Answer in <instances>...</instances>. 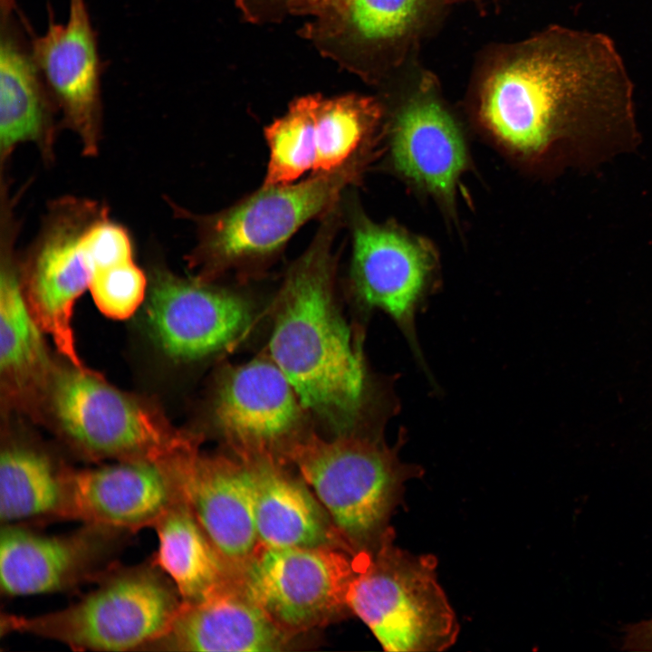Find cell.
<instances>
[{
  "label": "cell",
  "mask_w": 652,
  "mask_h": 652,
  "mask_svg": "<svg viewBox=\"0 0 652 652\" xmlns=\"http://www.w3.org/2000/svg\"><path fill=\"white\" fill-rule=\"evenodd\" d=\"M153 528L158 540L153 560L171 580L184 604L198 602L240 580L181 496Z\"/></svg>",
  "instance_id": "obj_22"
},
{
  "label": "cell",
  "mask_w": 652,
  "mask_h": 652,
  "mask_svg": "<svg viewBox=\"0 0 652 652\" xmlns=\"http://www.w3.org/2000/svg\"><path fill=\"white\" fill-rule=\"evenodd\" d=\"M17 10L16 0H0L1 16H7Z\"/></svg>",
  "instance_id": "obj_30"
},
{
  "label": "cell",
  "mask_w": 652,
  "mask_h": 652,
  "mask_svg": "<svg viewBox=\"0 0 652 652\" xmlns=\"http://www.w3.org/2000/svg\"><path fill=\"white\" fill-rule=\"evenodd\" d=\"M145 301L154 339L168 356L179 360L201 359L232 346L253 320L244 296L161 267L151 274Z\"/></svg>",
  "instance_id": "obj_12"
},
{
  "label": "cell",
  "mask_w": 652,
  "mask_h": 652,
  "mask_svg": "<svg viewBox=\"0 0 652 652\" xmlns=\"http://www.w3.org/2000/svg\"><path fill=\"white\" fill-rule=\"evenodd\" d=\"M129 532L82 523L64 534H44L22 523H2L0 586L6 597L54 593L99 580L116 565Z\"/></svg>",
  "instance_id": "obj_11"
},
{
  "label": "cell",
  "mask_w": 652,
  "mask_h": 652,
  "mask_svg": "<svg viewBox=\"0 0 652 652\" xmlns=\"http://www.w3.org/2000/svg\"><path fill=\"white\" fill-rule=\"evenodd\" d=\"M269 161L264 185H286L313 170L315 138L313 96L292 102L288 111L264 130Z\"/></svg>",
  "instance_id": "obj_25"
},
{
  "label": "cell",
  "mask_w": 652,
  "mask_h": 652,
  "mask_svg": "<svg viewBox=\"0 0 652 652\" xmlns=\"http://www.w3.org/2000/svg\"><path fill=\"white\" fill-rule=\"evenodd\" d=\"M393 532L371 553H361L347 606L387 651H441L459 631L439 585L436 559L393 544Z\"/></svg>",
  "instance_id": "obj_6"
},
{
  "label": "cell",
  "mask_w": 652,
  "mask_h": 652,
  "mask_svg": "<svg viewBox=\"0 0 652 652\" xmlns=\"http://www.w3.org/2000/svg\"><path fill=\"white\" fill-rule=\"evenodd\" d=\"M378 436L341 435L328 441L298 436L284 449L337 529L361 552H373L392 533L388 520L406 482L422 473L401 461Z\"/></svg>",
  "instance_id": "obj_3"
},
{
  "label": "cell",
  "mask_w": 652,
  "mask_h": 652,
  "mask_svg": "<svg viewBox=\"0 0 652 652\" xmlns=\"http://www.w3.org/2000/svg\"><path fill=\"white\" fill-rule=\"evenodd\" d=\"M34 61L57 107L60 123L96 156L102 132V64L86 0H69L67 20L50 18L41 35L31 33Z\"/></svg>",
  "instance_id": "obj_14"
},
{
  "label": "cell",
  "mask_w": 652,
  "mask_h": 652,
  "mask_svg": "<svg viewBox=\"0 0 652 652\" xmlns=\"http://www.w3.org/2000/svg\"><path fill=\"white\" fill-rule=\"evenodd\" d=\"M632 96L609 36L555 26L492 73L478 114L499 147L536 163L574 138L631 133Z\"/></svg>",
  "instance_id": "obj_1"
},
{
  "label": "cell",
  "mask_w": 652,
  "mask_h": 652,
  "mask_svg": "<svg viewBox=\"0 0 652 652\" xmlns=\"http://www.w3.org/2000/svg\"><path fill=\"white\" fill-rule=\"evenodd\" d=\"M622 649L632 652H652V618L624 628Z\"/></svg>",
  "instance_id": "obj_29"
},
{
  "label": "cell",
  "mask_w": 652,
  "mask_h": 652,
  "mask_svg": "<svg viewBox=\"0 0 652 652\" xmlns=\"http://www.w3.org/2000/svg\"><path fill=\"white\" fill-rule=\"evenodd\" d=\"M67 472L36 448L5 446L0 455L1 523L58 519Z\"/></svg>",
  "instance_id": "obj_23"
},
{
  "label": "cell",
  "mask_w": 652,
  "mask_h": 652,
  "mask_svg": "<svg viewBox=\"0 0 652 652\" xmlns=\"http://www.w3.org/2000/svg\"><path fill=\"white\" fill-rule=\"evenodd\" d=\"M198 453L197 443L165 465L211 542L240 576L260 548L250 464Z\"/></svg>",
  "instance_id": "obj_13"
},
{
  "label": "cell",
  "mask_w": 652,
  "mask_h": 652,
  "mask_svg": "<svg viewBox=\"0 0 652 652\" xmlns=\"http://www.w3.org/2000/svg\"><path fill=\"white\" fill-rule=\"evenodd\" d=\"M359 563L331 546H260L241 582L275 623L292 633L319 626L348 607Z\"/></svg>",
  "instance_id": "obj_10"
},
{
  "label": "cell",
  "mask_w": 652,
  "mask_h": 652,
  "mask_svg": "<svg viewBox=\"0 0 652 652\" xmlns=\"http://www.w3.org/2000/svg\"><path fill=\"white\" fill-rule=\"evenodd\" d=\"M83 248L92 273L133 259L129 233L113 222L109 212L89 227L83 237Z\"/></svg>",
  "instance_id": "obj_28"
},
{
  "label": "cell",
  "mask_w": 652,
  "mask_h": 652,
  "mask_svg": "<svg viewBox=\"0 0 652 652\" xmlns=\"http://www.w3.org/2000/svg\"><path fill=\"white\" fill-rule=\"evenodd\" d=\"M89 290L104 315L125 320L146 300L149 283L143 270L131 259L95 270Z\"/></svg>",
  "instance_id": "obj_27"
},
{
  "label": "cell",
  "mask_w": 652,
  "mask_h": 652,
  "mask_svg": "<svg viewBox=\"0 0 652 652\" xmlns=\"http://www.w3.org/2000/svg\"><path fill=\"white\" fill-rule=\"evenodd\" d=\"M14 14L1 17V162L25 142L34 143L43 159L52 161L59 112L24 34V20L17 21Z\"/></svg>",
  "instance_id": "obj_19"
},
{
  "label": "cell",
  "mask_w": 652,
  "mask_h": 652,
  "mask_svg": "<svg viewBox=\"0 0 652 652\" xmlns=\"http://www.w3.org/2000/svg\"><path fill=\"white\" fill-rule=\"evenodd\" d=\"M290 634L247 594L241 580L184 604L167 633L148 650L274 652Z\"/></svg>",
  "instance_id": "obj_18"
},
{
  "label": "cell",
  "mask_w": 652,
  "mask_h": 652,
  "mask_svg": "<svg viewBox=\"0 0 652 652\" xmlns=\"http://www.w3.org/2000/svg\"><path fill=\"white\" fill-rule=\"evenodd\" d=\"M421 0H331L320 14L334 38L379 42L401 34L416 15Z\"/></svg>",
  "instance_id": "obj_26"
},
{
  "label": "cell",
  "mask_w": 652,
  "mask_h": 652,
  "mask_svg": "<svg viewBox=\"0 0 652 652\" xmlns=\"http://www.w3.org/2000/svg\"><path fill=\"white\" fill-rule=\"evenodd\" d=\"M179 497L163 464L116 461L94 468L68 470L58 519L132 533L154 527Z\"/></svg>",
  "instance_id": "obj_15"
},
{
  "label": "cell",
  "mask_w": 652,
  "mask_h": 652,
  "mask_svg": "<svg viewBox=\"0 0 652 652\" xmlns=\"http://www.w3.org/2000/svg\"><path fill=\"white\" fill-rule=\"evenodd\" d=\"M303 409L272 359H255L225 370L212 407L216 428L238 453L285 447L300 436Z\"/></svg>",
  "instance_id": "obj_16"
},
{
  "label": "cell",
  "mask_w": 652,
  "mask_h": 652,
  "mask_svg": "<svg viewBox=\"0 0 652 652\" xmlns=\"http://www.w3.org/2000/svg\"><path fill=\"white\" fill-rule=\"evenodd\" d=\"M386 139L396 173L454 210L469 156L465 138L447 110L432 97H416L396 113Z\"/></svg>",
  "instance_id": "obj_17"
},
{
  "label": "cell",
  "mask_w": 652,
  "mask_h": 652,
  "mask_svg": "<svg viewBox=\"0 0 652 652\" xmlns=\"http://www.w3.org/2000/svg\"><path fill=\"white\" fill-rule=\"evenodd\" d=\"M99 202L64 197L52 202L24 264L29 305L59 352L78 357L72 330L77 300L90 285L91 268L83 248L89 227L108 213Z\"/></svg>",
  "instance_id": "obj_9"
},
{
  "label": "cell",
  "mask_w": 652,
  "mask_h": 652,
  "mask_svg": "<svg viewBox=\"0 0 652 652\" xmlns=\"http://www.w3.org/2000/svg\"><path fill=\"white\" fill-rule=\"evenodd\" d=\"M5 224L0 273L1 375L14 396L47 393L55 371L43 339L45 332L29 305L17 272L10 222Z\"/></svg>",
  "instance_id": "obj_20"
},
{
  "label": "cell",
  "mask_w": 652,
  "mask_h": 652,
  "mask_svg": "<svg viewBox=\"0 0 652 652\" xmlns=\"http://www.w3.org/2000/svg\"><path fill=\"white\" fill-rule=\"evenodd\" d=\"M364 162L357 159L300 182L264 185L230 207L197 218L198 241L188 255L189 265L198 278L209 281L221 273L269 261L303 225L333 208Z\"/></svg>",
  "instance_id": "obj_5"
},
{
  "label": "cell",
  "mask_w": 652,
  "mask_h": 652,
  "mask_svg": "<svg viewBox=\"0 0 652 652\" xmlns=\"http://www.w3.org/2000/svg\"><path fill=\"white\" fill-rule=\"evenodd\" d=\"M79 600L42 615L2 617V630L57 641L73 650H148L169 629L182 599L154 561L118 564Z\"/></svg>",
  "instance_id": "obj_4"
},
{
  "label": "cell",
  "mask_w": 652,
  "mask_h": 652,
  "mask_svg": "<svg viewBox=\"0 0 652 652\" xmlns=\"http://www.w3.org/2000/svg\"><path fill=\"white\" fill-rule=\"evenodd\" d=\"M380 108L369 98L313 96L314 173L334 171L368 158L380 120Z\"/></svg>",
  "instance_id": "obj_24"
},
{
  "label": "cell",
  "mask_w": 652,
  "mask_h": 652,
  "mask_svg": "<svg viewBox=\"0 0 652 652\" xmlns=\"http://www.w3.org/2000/svg\"><path fill=\"white\" fill-rule=\"evenodd\" d=\"M336 216L330 214L292 265L274 303L271 359L302 407L337 434H353L365 412L368 377L360 344L334 295Z\"/></svg>",
  "instance_id": "obj_2"
},
{
  "label": "cell",
  "mask_w": 652,
  "mask_h": 652,
  "mask_svg": "<svg viewBox=\"0 0 652 652\" xmlns=\"http://www.w3.org/2000/svg\"><path fill=\"white\" fill-rule=\"evenodd\" d=\"M439 275L438 254L429 240L391 222L354 216L350 280L355 297L394 321L427 372L416 319L437 289Z\"/></svg>",
  "instance_id": "obj_8"
},
{
  "label": "cell",
  "mask_w": 652,
  "mask_h": 652,
  "mask_svg": "<svg viewBox=\"0 0 652 652\" xmlns=\"http://www.w3.org/2000/svg\"><path fill=\"white\" fill-rule=\"evenodd\" d=\"M251 466L260 546H330L332 532L318 499L285 473L268 452L239 453Z\"/></svg>",
  "instance_id": "obj_21"
},
{
  "label": "cell",
  "mask_w": 652,
  "mask_h": 652,
  "mask_svg": "<svg viewBox=\"0 0 652 652\" xmlns=\"http://www.w3.org/2000/svg\"><path fill=\"white\" fill-rule=\"evenodd\" d=\"M48 393L63 434L92 459L164 464L196 442L89 369L55 371Z\"/></svg>",
  "instance_id": "obj_7"
}]
</instances>
